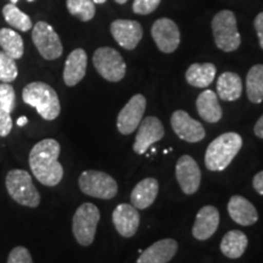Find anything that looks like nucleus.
Masks as SVG:
<instances>
[{
    "mask_svg": "<svg viewBox=\"0 0 263 263\" xmlns=\"http://www.w3.org/2000/svg\"><path fill=\"white\" fill-rule=\"evenodd\" d=\"M255 134L257 136L258 138H261L263 139V115L261 117H259V120L256 122L255 124Z\"/></svg>",
    "mask_w": 263,
    "mask_h": 263,
    "instance_id": "37",
    "label": "nucleus"
},
{
    "mask_svg": "<svg viewBox=\"0 0 263 263\" xmlns=\"http://www.w3.org/2000/svg\"><path fill=\"white\" fill-rule=\"evenodd\" d=\"M16 105L15 89L10 83L0 84V108L11 114Z\"/></svg>",
    "mask_w": 263,
    "mask_h": 263,
    "instance_id": "31",
    "label": "nucleus"
},
{
    "mask_svg": "<svg viewBox=\"0 0 263 263\" xmlns=\"http://www.w3.org/2000/svg\"><path fill=\"white\" fill-rule=\"evenodd\" d=\"M17 2H18V0H11L12 4H16V3H17Z\"/></svg>",
    "mask_w": 263,
    "mask_h": 263,
    "instance_id": "41",
    "label": "nucleus"
},
{
    "mask_svg": "<svg viewBox=\"0 0 263 263\" xmlns=\"http://www.w3.org/2000/svg\"><path fill=\"white\" fill-rule=\"evenodd\" d=\"M146 108V99L144 95L137 94L128 101L117 117V129L123 136L132 134L138 129Z\"/></svg>",
    "mask_w": 263,
    "mask_h": 263,
    "instance_id": "10",
    "label": "nucleus"
},
{
    "mask_svg": "<svg viewBox=\"0 0 263 263\" xmlns=\"http://www.w3.org/2000/svg\"><path fill=\"white\" fill-rule=\"evenodd\" d=\"M78 185L85 195L103 200L114 199L118 192L117 183L112 177L94 170L84 171L78 178Z\"/></svg>",
    "mask_w": 263,
    "mask_h": 263,
    "instance_id": "7",
    "label": "nucleus"
},
{
    "mask_svg": "<svg viewBox=\"0 0 263 263\" xmlns=\"http://www.w3.org/2000/svg\"><path fill=\"white\" fill-rule=\"evenodd\" d=\"M6 190L10 197L20 205L31 207H38L41 203V195L37 188L32 182V177L27 171L11 170L5 179Z\"/></svg>",
    "mask_w": 263,
    "mask_h": 263,
    "instance_id": "4",
    "label": "nucleus"
},
{
    "mask_svg": "<svg viewBox=\"0 0 263 263\" xmlns=\"http://www.w3.org/2000/svg\"><path fill=\"white\" fill-rule=\"evenodd\" d=\"M246 91L251 103L261 104L263 101V65H255L250 68L246 77Z\"/></svg>",
    "mask_w": 263,
    "mask_h": 263,
    "instance_id": "27",
    "label": "nucleus"
},
{
    "mask_svg": "<svg viewBox=\"0 0 263 263\" xmlns=\"http://www.w3.org/2000/svg\"><path fill=\"white\" fill-rule=\"evenodd\" d=\"M178 251V242L174 239H162L154 242L141 252L137 263H168Z\"/></svg>",
    "mask_w": 263,
    "mask_h": 263,
    "instance_id": "17",
    "label": "nucleus"
},
{
    "mask_svg": "<svg viewBox=\"0 0 263 263\" xmlns=\"http://www.w3.org/2000/svg\"><path fill=\"white\" fill-rule=\"evenodd\" d=\"M138 129L136 141H134L133 150L136 151L138 155L145 154L147 149L161 140L164 136L163 124L157 117L149 116L144 120H141Z\"/></svg>",
    "mask_w": 263,
    "mask_h": 263,
    "instance_id": "13",
    "label": "nucleus"
},
{
    "mask_svg": "<svg viewBox=\"0 0 263 263\" xmlns=\"http://www.w3.org/2000/svg\"><path fill=\"white\" fill-rule=\"evenodd\" d=\"M151 35L157 48L164 54H171L178 49L180 43V32L176 22L170 18H159L154 22Z\"/></svg>",
    "mask_w": 263,
    "mask_h": 263,
    "instance_id": "11",
    "label": "nucleus"
},
{
    "mask_svg": "<svg viewBox=\"0 0 263 263\" xmlns=\"http://www.w3.org/2000/svg\"><path fill=\"white\" fill-rule=\"evenodd\" d=\"M60 144L55 139H43L32 147L28 156L29 167L39 183L55 186L64 177V168L59 162Z\"/></svg>",
    "mask_w": 263,
    "mask_h": 263,
    "instance_id": "1",
    "label": "nucleus"
},
{
    "mask_svg": "<svg viewBox=\"0 0 263 263\" xmlns=\"http://www.w3.org/2000/svg\"><path fill=\"white\" fill-rule=\"evenodd\" d=\"M254 25H255V29H256V32H257V35L259 39V45H261V48L263 49V12H261V14H258L257 16H256Z\"/></svg>",
    "mask_w": 263,
    "mask_h": 263,
    "instance_id": "35",
    "label": "nucleus"
},
{
    "mask_svg": "<svg viewBox=\"0 0 263 263\" xmlns=\"http://www.w3.org/2000/svg\"><path fill=\"white\" fill-rule=\"evenodd\" d=\"M8 263H33L32 256L24 246H16L9 254Z\"/></svg>",
    "mask_w": 263,
    "mask_h": 263,
    "instance_id": "33",
    "label": "nucleus"
},
{
    "mask_svg": "<svg viewBox=\"0 0 263 263\" xmlns=\"http://www.w3.org/2000/svg\"><path fill=\"white\" fill-rule=\"evenodd\" d=\"M171 124H172L174 133L180 139L188 141V143L201 141L206 136L205 128L202 124L199 121L190 117L188 112L183 110L174 111L172 117H171Z\"/></svg>",
    "mask_w": 263,
    "mask_h": 263,
    "instance_id": "14",
    "label": "nucleus"
},
{
    "mask_svg": "<svg viewBox=\"0 0 263 263\" xmlns=\"http://www.w3.org/2000/svg\"><path fill=\"white\" fill-rule=\"evenodd\" d=\"M112 222L118 234L123 238H132L139 228V212L133 205L121 203L115 209L112 213Z\"/></svg>",
    "mask_w": 263,
    "mask_h": 263,
    "instance_id": "16",
    "label": "nucleus"
},
{
    "mask_svg": "<svg viewBox=\"0 0 263 263\" xmlns=\"http://www.w3.org/2000/svg\"><path fill=\"white\" fill-rule=\"evenodd\" d=\"M93 2H94V4H104L106 0H93Z\"/></svg>",
    "mask_w": 263,
    "mask_h": 263,
    "instance_id": "39",
    "label": "nucleus"
},
{
    "mask_svg": "<svg viewBox=\"0 0 263 263\" xmlns=\"http://www.w3.org/2000/svg\"><path fill=\"white\" fill-rule=\"evenodd\" d=\"M27 2H34V0H27Z\"/></svg>",
    "mask_w": 263,
    "mask_h": 263,
    "instance_id": "42",
    "label": "nucleus"
},
{
    "mask_svg": "<svg viewBox=\"0 0 263 263\" xmlns=\"http://www.w3.org/2000/svg\"><path fill=\"white\" fill-rule=\"evenodd\" d=\"M100 211L94 203L85 202L76 210L72 219V232L77 242L82 246H89L94 241Z\"/></svg>",
    "mask_w": 263,
    "mask_h": 263,
    "instance_id": "6",
    "label": "nucleus"
},
{
    "mask_svg": "<svg viewBox=\"0 0 263 263\" xmlns=\"http://www.w3.org/2000/svg\"><path fill=\"white\" fill-rule=\"evenodd\" d=\"M219 224V212L215 206H203L197 212L193 235L197 240H207L215 234Z\"/></svg>",
    "mask_w": 263,
    "mask_h": 263,
    "instance_id": "18",
    "label": "nucleus"
},
{
    "mask_svg": "<svg viewBox=\"0 0 263 263\" xmlns=\"http://www.w3.org/2000/svg\"><path fill=\"white\" fill-rule=\"evenodd\" d=\"M242 81L234 72H224L217 81V94L224 101H235L241 97Z\"/></svg>",
    "mask_w": 263,
    "mask_h": 263,
    "instance_id": "23",
    "label": "nucleus"
},
{
    "mask_svg": "<svg viewBox=\"0 0 263 263\" xmlns=\"http://www.w3.org/2000/svg\"><path fill=\"white\" fill-rule=\"evenodd\" d=\"M12 129L11 114L0 108V137H8Z\"/></svg>",
    "mask_w": 263,
    "mask_h": 263,
    "instance_id": "34",
    "label": "nucleus"
},
{
    "mask_svg": "<svg viewBox=\"0 0 263 263\" xmlns=\"http://www.w3.org/2000/svg\"><path fill=\"white\" fill-rule=\"evenodd\" d=\"M115 2H116L117 4H126L127 0H115Z\"/></svg>",
    "mask_w": 263,
    "mask_h": 263,
    "instance_id": "40",
    "label": "nucleus"
},
{
    "mask_svg": "<svg viewBox=\"0 0 263 263\" xmlns=\"http://www.w3.org/2000/svg\"><path fill=\"white\" fill-rule=\"evenodd\" d=\"M111 34L120 47L133 50L143 38V28L139 22L133 20H116L111 24Z\"/></svg>",
    "mask_w": 263,
    "mask_h": 263,
    "instance_id": "15",
    "label": "nucleus"
},
{
    "mask_svg": "<svg viewBox=\"0 0 263 263\" xmlns=\"http://www.w3.org/2000/svg\"><path fill=\"white\" fill-rule=\"evenodd\" d=\"M93 64L98 73L108 82H120L126 76V62L116 49L103 47L93 55Z\"/></svg>",
    "mask_w": 263,
    "mask_h": 263,
    "instance_id": "8",
    "label": "nucleus"
},
{
    "mask_svg": "<svg viewBox=\"0 0 263 263\" xmlns=\"http://www.w3.org/2000/svg\"><path fill=\"white\" fill-rule=\"evenodd\" d=\"M197 112L200 117L209 123H217L222 118V107L218 103V98L213 90H203L196 100Z\"/></svg>",
    "mask_w": 263,
    "mask_h": 263,
    "instance_id": "22",
    "label": "nucleus"
},
{
    "mask_svg": "<svg viewBox=\"0 0 263 263\" xmlns=\"http://www.w3.org/2000/svg\"><path fill=\"white\" fill-rule=\"evenodd\" d=\"M3 15H4L5 21L16 29L21 32H27L32 28V21L28 15L22 12L15 4H6L3 8Z\"/></svg>",
    "mask_w": 263,
    "mask_h": 263,
    "instance_id": "28",
    "label": "nucleus"
},
{
    "mask_svg": "<svg viewBox=\"0 0 263 263\" xmlns=\"http://www.w3.org/2000/svg\"><path fill=\"white\" fill-rule=\"evenodd\" d=\"M252 185H254L256 192H257L258 194H261V195H263V171H262V172L257 173L254 177V180H252Z\"/></svg>",
    "mask_w": 263,
    "mask_h": 263,
    "instance_id": "36",
    "label": "nucleus"
},
{
    "mask_svg": "<svg viewBox=\"0 0 263 263\" xmlns=\"http://www.w3.org/2000/svg\"><path fill=\"white\" fill-rule=\"evenodd\" d=\"M212 32L217 48L226 52L235 51L241 44L236 17L230 10H222L212 20Z\"/></svg>",
    "mask_w": 263,
    "mask_h": 263,
    "instance_id": "5",
    "label": "nucleus"
},
{
    "mask_svg": "<svg viewBox=\"0 0 263 263\" xmlns=\"http://www.w3.org/2000/svg\"><path fill=\"white\" fill-rule=\"evenodd\" d=\"M27 122H28V120H27V117L26 116H22V117H20L18 120H17V126L18 127H24V126H26V124H27Z\"/></svg>",
    "mask_w": 263,
    "mask_h": 263,
    "instance_id": "38",
    "label": "nucleus"
},
{
    "mask_svg": "<svg viewBox=\"0 0 263 263\" xmlns=\"http://www.w3.org/2000/svg\"><path fill=\"white\" fill-rule=\"evenodd\" d=\"M22 100L34 107L45 121H54L61 111L58 93L44 82H32L22 90Z\"/></svg>",
    "mask_w": 263,
    "mask_h": 263,
    "instance_id": "2",
    "label": "nucleus"
},
{
    "mask_svg": "<svg viewBox=\"0 0 263 263\" xmlns=\"http://www.w3.org/2000/svg\"><path fill=\"white\" fill-rule=\"evenodd\" d=\"M32 41L45 60H55L62 55L60 37L48 22L38 21L32 29Z\"/></svg>",
    "mask_w": 263,
    "mask_h": 263,
    "instance_id": "9",
    "label": "nucleus"
},
{
    "mask_svg": "<svg viewBox=\"0 0 263 263\" xmlns=\"http://www.w3.org/2000/svg\"><path fill=\"white\" fill-rule=\"evenodd\" d=\"M88 57L83 49L78 48L71 51L65 62L64 81L67 87H73L83 80L87 72Z\"/></svg>",
    "mask_w": 263,
    "mask_h": 263,
    "instance_id": "19",
    "label": "nucleus"
},
{
    "mask_svg": "<svg viewBox=\"0 0 263 263\" xmlns=\"http://www.w3.org/2000/svg\"><path fill=\"white\" fill-rule=\"evenodd\" d=\"M229 216L240 226H252L258 221V213L256 207L245 197L234 195L228 202Z\"/></svg>",
    "mask_w": 263,
    "mask_h": 263,
    "instance_id": "20",
    "label": "nucleus"
},
{
    "mask_svg": "<svg viewBox=\"0 0 263 263\" xmlns=\"http://www.w3.org/2000/svg\"><path fill=\"white\" fill-rule=\"evenodd\" d=\"M18 70L16 61L4 51H0V81L4 83H11L17 78Z\"/></svg>",
    "mask_w": 263,
    "mask_h": 263,
    "instance_id": "30",
    "label": "nucleus"
},
{
    "mask_svg": "<svg viewBox=\"0 0 263 263\" xmlns=\"http://www.w3.org/2000/svg\"><path fill=\"white\" fill-rule=\"evenodd\" d=\"M0 47L5 54H8L14 60H18L24 57V39L14 29H0Z\"/></svg>",
    "mask_w": 263,
    "mask_h": 263,
    "instance_id": "26",
    "label": "nucleus"
},
{
    "mask_svg": "<svg viewBox=\"0 0 263 263\" xmlns=\"http://www.w3.org/2000/svg\"><path fill=\"white\" fill-rule=\"evenodd\" d=\"M217 68L211 62L193 64L186 70L185 80L190 85L196 88H207L216 77Z\"/></svg>",
    "mask_w": 263,
    "mask_h": 263,
    "instance_id": "24",
    "label": "nucleus"
},
{
    "mask_svg": "<svg viewBox=\"0 0 263 263\" xmlns=\"http://www.w3.org/2000/svg\"><path fill=\"white\" fill-rule=\"evenodd\" d=\"M161 0H134L133 11L138 15H149L159 8Z\"/></svg>",
    "mask_w": 263,
    "mask_h": 263,
    "instance_id": "32",
    "label": "nucleus"
},
{
    "mask_svg": "<svg viewBox=\"0 0 263 263\" xmlns=\"http://www.w3.org/2000/svg\"><path fill=\"white\" fill-rule=\"evenodd\" d=\"M159 194V182L155 178H145L134 186L130 194L132 205L137 210H145L153 205Z\"/></svg>",
    "mask_w": 263,
    "mask_h": 263,
    "instance_id": "21",
    "label": "nucleus"
},
{
    "mask_svg": "<svg viewBox=\"0 0 263 263\" xmlns=\"http://www.w3.org/2000/svg\"><path fill=\"white\" fill-rule=\"evenodd\" d=\"M176 177L180 189L186 195H193L200 188L201 171L192 156L183 155L179 157L176 164Z\"/></svg>",
    "mask_w": 263,
    "mask_h": 263,
    "instance_id": "12",
    "label": "nucleus"
},
{
    "mask_svg": "<svg viewBox=\"0 0 263 263\" xmlns=\"http://www.w3.org/2000/svg\"><path fill=\"white\" fill-rule=\"evenodd\" d=\"M68 12L81 21H90L95 16V4L93 0H67Z\"/></svg>",
    "mask_w": 263,
    "mask_h": 263,
    "instance_id": "29",
    "label": "nucleus"
},
{
    "mask_svg": "<svg viewBox=\"0 0 263 263\" xmlns=\"http://www.w3.org/2000/svg\"><path fill=\"white\" fill-rule=\"evenodd\" d=\"M241 146L242 138L234 132H228L217 137L206 150L205 164L207 170L213 172L226 170L238 155Z\"/></svg>",
    "mask_w": 263,
    "mask_h": 263,
    "instance_id": "3",
    "label": "nucleus"
},
{
    "mask_svg": "<svg viewBox=\"0 0 263 263\" xmlns=\"http://www.w3.org/2000/svg\"><path fill=\"white\" fill-rule=\"evenodd\" d=\"M248 236L240 230H230L223 236L221 242L222 254L228 258L236 259L241 257L248 248Z\"/></svg>",
    "mask_w": 263,
    "mask_h": 263,
    "instance_id": "25",
    "label": "nucleus"
}]
</instances>
